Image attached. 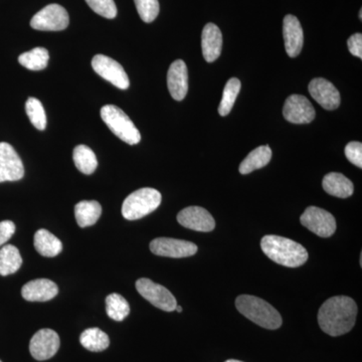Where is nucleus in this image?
Here are the masks:
<instances>
[{
	"label": "nucleus",
	"instance_id": "obj_31",
	"mask_svg": "<svg viewBox=\"0 0 362 362\" xmlns=\"http://www.w3.org/2000/svg\"><path fill=\"white\" fill-rule=\"evenodd\" d=\"M136 8L144 23H152L159 13L158 0H134Z\"/></svg>",
	"mask_w": 362,
	"mask_h": 362
},
{
	"label": "nucleus",
	"instance_id": "obj_32",
	"mask_svg": "<svg viewBox=\"0 0 362 362\" xmlns=\"http://www.w3.org/2000/svg\"><path fill=\"white\" fill-rule=\"evenodd\" d=\"M90 9L103 18H115L117 16V7L114 0H86Z\"/></svg>",
	"mask_w": 362,
	"mask_h": 362
},
{
	"label": "nucleus",
	"instance_id": "obj_8",
	"mask_svg": "<svg viewBox=\"0 0 362 362\" xmlns=\"http://www.w3.org/2000/svg\"><path fill=\"white\" fill-rule=\"evenodd\" d=\"M302 226L308 228L318 237L329 238L337 230L334 216L320 207L309 206L300 218Z\"/></svg>",
	"mask_w": 362,
	"mask_h": 362
},
{
	"label": "nucleus",
	"instance_id": "obj_28",
	"mask_svg": "<svg viewBox=\"0 0 362 362\" xmlns=\"http://www.w3.org/2000/svg\"><path fill=\"white\" fill-rule=\"evenodd\" d=\"M106 312L111 319L120 322L129 315V303L120 294L113 293L106 298Z\"/></svg>",
	"mask_w": 362,
	"mask_h": 362
},
{
	"label": "nucleus",
	"instance_id": "obj_27",
	"mask_svg": "<svg viewBox=\"0 0 362 362\" xmlns=\"http://www.w3.org/2000/svg\"><path fill=\"white\" fill-rule=\"evenodd\" d=\"M49 54L45 47H35L32 51L23 52L18 57L21 66L30 71H42L47 68Z\"/></svg>",
	"mask_w": 362,
	"mask_h": 362
},
{
	"label": "nucleus",
	"instance_id": "obj_26",
	"mask_svg": "<svg viewBox=\"0 0 362 362\" xmlns=\"http://www.w3.org/2000/svg\"><path fill=\"white\" fill-rule=\"evenodd\" d=\"M73 159L78 170L84 175H92L96 170L97 157L93 150L86 145H78L74 149Z\"/></svg>",
	"mask_w": 362,
	"mask_h": 362
},
{
	"label": "nucleus",
	"instance_id": "obj_38",
	"mask_svg": "<svg viewBox=\"0 0 362 362\" xmlns=\"http://www.w3.org/2000/svg\"><path fill=\"white\" fill-rule=\"evenodd\" d=\"M359 18H361V20H362V11L361 9V11H359Z\"/></svg>",
	"mask_w": 362,
	"mask_h": 362
},
{
	"label": "nucleus",
	"instance_id": "obj_30",
	"mask_svg": "<svg viewBox=\"0 0 362 362\" xmlns=\"http://www.w3.org/2000/svg\"><path fill=\"white\" fill-rule=\"evenodd\" d=\"M25 111L30 122L37 129L45 130L47 127V115L42 102L37 98H28L25 103Z\"/></svg>",
	"mask_w": 362,
	"mask_h": 362
},
{
	"label": "nucleus",
	"instance_id": "obj_7",
	"mask_svg": "<svg viewBox=\"0 0 362 362\" xmlns=\"http://www.w3.org/2000/svg\"><path fill=\"white\" fill-rule=\"evenodd\" d=\"M69 23V14L63 6L59 4H49L35 14L30 21V26L37 30L59 32L66 30Z\"/></svg>",
	"mask_w": 362,
	"mask_h": 362
},
{
	"label": "nucleus",
	"instance_id": "obj_25",
	"mask_svg": "<svg viewBox=\"0 0 362 362\" xmlns=\"http://www.w3.org/2000/svg\"><path fill=\"white\" fill-rule=\"evenodd\" d=\"M80 342L86 349L93 352H101L110 344L108 335L99 328H89L81 334Z\"/></svg>",
	"mask_w": 362,
	"mask_h": 362
},
{
	"label": "nucleus",
	"instance_id": "obj_12",
	"mask_svg": "<svg viewBox=\"0 0 362 362\" xmlns=\"http://www.w3.org/2000/svg\"><path fill=\"white\" fill-rule=\"evenodd\" d=\"M59 337L56 331L40 329L33 335L30 342V351L33 358L39 361L52 358L59 349Z\"/></svg>",
	"mask_w": 362,
	"mask_h": 362
},
{
	"label": "nucleus",
	"instance_id": "obj_3",
	"mask_svg": "<svg viewBox=\"0 0 362 362\" xmlns=\"http://www.w3.org/2000/svg\"><path fill=\"white\" fill-rule=\"evenodd\" d=\"M235 307L240 314L265 329L276 330L282 326L280 313L261 298L240 295L235 299Z\"/></svg>",
	"mask_w": 362,
	"mask_h": 362
},
{
	"label": "nucleus",
	"instance_id": "obj_9",
	"mask_svg": "<svg viewBox=\"0 0 362 362\" xmlns=\"http://www.w3.org/2000/svg\"><path fill=\"white\" fill-rule=\"evenodd\" d=\"M92 66L100 77L108 81L118 89L126 90L129 88V78L123 66L115 59L104 54H96L92 59Z\"/></svg>",
	"mask_w": 362,
	"mask_h": 362
},
{
	"label": "nucleus",
	"instance_id": "obj_18",
	"mask_svg": "<svg viewBox=\"0 0 362 362\" xmlns=\"http://www.w3.org/2000/svg\"><path fill=\"white\" fill-rule=\"evenodd\" d=\"M58 286L47 279H37L26 283L21 289L23 299L30 302H45L58 295Z\"/></svg>",
	"mask_w": 362,
	"mask_h": 362
},
{
	"label": "nucleus",
	"instance_id": "obj_2",
	"mask_svg": "<svg viewBox=\"0 0 362 362\" xmlns=\"http://www.w3.org/2000/svg\"><path fill=\"white\" fill-rule=\"evenodd\" d=\"M262 251L272 261L288 268H298L308 259V252L302 245L279 235H265L261 240Z\"/></svg>",
	"mask_w": 362,
	"mask_h": 362
},
{
	"label": "nucleus",
	"instance_id": "obj_21",
	"mask_svg": "<svg viewBox=\"0 0 362 362\" xmlns=\"http://www.w3.org/2000/svg\"><path fill=\"white\" fill-rule=\"evenodd\" d=\"M33 245L39 254L47 257V258H54V257L58 256L63 250V244L61 240L45 228H42L35 233Z\"/></svg>",
	"mask_w": 362,
	"mask_h": 362
},
{
	"label": "nucleus",
	"instance_id": "obj_37",
	"mask_svg": "<svg viewBox=\"0 0 362 362\" xmlns=\"http://www.w3.org/2000/svg\"><path fill=\"white\" fill-rule=\"evenodd\" d=\"M226 362H243V361H235V359H228V361H226Z\"/></svg>",
	"mask_w": 362,
	"mask_h": 362
},
{
	"label": "nucleus",
	"instance_id": "obj_34",
	"mask_svg": "<svg viewBox=\"0 0 362 362\" xmlns=\"http://www.w3.org/2000/svg\"><path fill=\"white\" fill-rule=\"evenodd\" d=\"M14 232H16V225L13 221H4L0 223V247L13 237Z\"/></svg>",
	"mask_w": 362,
	"mask_h": 362
},
{
	"label": "nucleus",
	"instance_id": "obj_10",
	"mask_svg": "<svg viewBox=\"0 0 362 362\" xmlns=\"http://www.w3.org/2000/svg\"><path fill=\"white\" fill-rule=\"evenodd\" d=\"M150 251L156 256L168 258H187L197 254V246L188 240L158 238L150 243Z\"/></svg>",
	"mask_w": 362,
	"mask_h": 362
},
{
	"label": "nucleus",
	"instance_id": "obj_23",
	"mask_svg": "<svg viewBox=\"0 0 362 362\" xmlns=\"http://www.w3.org/2000/svg\"><path fill=\"white\" fill-rule=\"evenodd\" d=\"M272 158V150L268 145L252 150L240 165V175H249L257 169L265 168Z\"/></svg>",
	"mask_w": 362,
	"mask_h": 362
},
{
	"label": "nucleus",
	"instance_id": "obj_11",
	"mask_svg": "<svg viewBox=\"0 0 362 362\" xmlns=\"http://www.w3.org/2000/svg\"><path fill=\"white\" fill-rule=\"evenodd\" d=\"M25 175L21 157L11 144L0 142V182L18 181Z\"/></svg>",
	"mask_w": 362,
	"mask_h": 362
},
{
	"label": "nucleus",
	"instance_id": "obj_5",
	"mask_svg": "<svg viewBox=\"0 0 362 362\" xmlns=\"http://www.w3.org/2000/svg\"><path fill=\"white\" fill-rule=\"evenodd\" d=\"M101 117L109 129L129 145L141 141V134L125 112L115 105H106L101 109Z\"/></svg>",
	"mask_w": 362,
	"mask_h": 362
},
{
	"label": "nucleus",
	"instance_id": "obj_15",
	"mask_svg": "<svg viewBox=\"0 0 362 362\" xmlns=\"http://www.w3.org/2000/svg\"><path fill=\"white\" fill-rule=\"evenodd\" d=\"M309 93L312 98L326 110H335L339 107V90L329 81L323 78H315L309 84Z\"/></svg>",
	"mask_w": 362,
	"mask_h": 362
},
{
	"label": "nucleus",
	"instance_id": "obj_36",
	"mask_svg": "<svg viewBox=\"0 0 362 362\" xmlns=\"http://www.w3.org/2000/svg\"><path fill=\"white\" fill-rule=\"evenodd\" d=\"M175 310L180 312H180H182V307L180 306V305H177V306H176Z\"/></svg>",
	"mask_w": 362,
	"mask_h": 362
},
{
	"label": "nucleus",
	"instance_id": "obj_13",
	"mask_svg": "<svg viewBox=\"0 0 362 362\" xmlns=\"http://www.w3.org/2000/svg\"><path fill=\"white\" fill-rule=\"evenodd\" d=\"M315 109L310 101L302 95H291L286 100L283 108V115L290 123H311L315 118Z\"/></svg>",
	"mask_w": 362,
	"mask_h": 362
},
{
	"label": "nucleus",
	"instance_id": "obj_35",
	"mask_svg": "<svg viewBox=\"0 0 362 362\" xmlns=\"http://www.w3.org/2000/svg\"><path fill=\"white\" fill-rule=\"evenodd\" d=\"M349 52L357 58L362 59V35L361 33H354L347 40Z\"/></svg>",
	"mask_w": 362,
	"mask_h": 362
},
{
	"label": "nucleus",
	"instance_id": "obj_20",
	"mask_svg": "<svg viewBox=\"0 0 362 362\" xmlns=\"http://www.w3.org/2000/svg\"><path fill=\"white\" fill-rule=\"evenodd\" d=\"M322 187L328 194L339 199H347L354 194V183L341 173H331L324 176Z\"/></svg>",
	"mask_w": 362,
	"mask_h": 362
},
{
	"label": "nucleus",
	"instance_id": "obj_14",
	"mask_svg": "<svg viewBox=\"0 0 362 362\" xmlns=\"http://www.w3.org/2000/svg\"><path fill=\"white\" fill-rule=\"evenodd\" d=\"M181 226L197 232L209 233L216 228L213 216L201 206H188L177 214Z\"/></svg>",
	"mask_w": 362,
	"mask_h": 362
},
{
	"label": "nucleus",
	"instance_id": "obj_39",
	"mask_svg": "<svg viewBox=\"0 0 362 362\" xmlns=\"http://www.w3.org/2000/svg\"><path fill=\"white\" fill-rule=\"evenodd\" d=\"M0 362H2L1 361H0Z\"/></svg>",
	"mask_w": 362,
	"mask_h": 362
},
{
	"label": "nucleus",
	"instance_id": "obj_6",
	"mask_svg": "<svg viewBox=\"0 0 362 362\" xmlns=\"http://www.w3.org/2000/svg\"><path fill=\"white\" fill-rule=\"evenodd\" d=\"M136 289L144 299L161 310L173 312L177 306L175 296L169 290L149 279L141 278L137 280Z\"/></svg>",
	"mask_w": 362,
	"mask_h": 362
},
{
	"label": "nucleus",
	"instance_id": "obj_19",
	"mask_svg": "<svg viewBox=\"0 0 362 362\" xmlns=\"http://www.w3.org/2000/svg\"><path fill=\"white\" fill-rule=\"evenodd\" d=\"M223 47V35L218 25L207 23L202 30V49L207 63H213L221 56Z\"/></svg>",
	"mask_w": 362,
	"mask_h": 362
},
{
	"label": "nucleus",
	"instance_id": "obj_4",
	"mask_svg": "<svg viewBox=\"0 0 362 362\" xmlns=\"http://www.w3.org/2000/svg\"><path fill=\"white\" fill-rule=\"evenodd\" d=\"M162 197L158 190L144 187L136 190L126 197L123 202L122 214L128 221L140 220L153 213L160 206Z\"/></svg>",
	"mask_w": 362,
	"mask_h": 362
},
{
	"label": "nucleus",
	"instance_id": "obj_22",
	"mask_svg": "<svg viewBox=\"0 0 362 362\" xmlns=\"http://www.w3.org/2000/svg\"><path fill=\"white\" fill-rule=\"evenodd\" d=\"M101 214V204L96 201H82L75 206L76 220L81 228L95 225Z\"/></svg>",
	"mask_w": 362,
	"mask_h": 362
},
{
	"label": "nucleus",
	"instance_id": "obj_29",
	"mask_svg": "<svg viewBox=\"0 0 362 362\" xmlns=\"http://www.w3.org/2000/svg\"><path fill=\"white\" fill-rule=\"evenodd\" d=\"M240 90V82L239 78H230L226 83L225 89H223V98H221L220 107H218V113L221 116H226L230 113Z\"/></svg>",
	"mask_w": 362,
	"mask_h": 362
},
{
	"label": "nucleus",
	"instance_id": "obj_17",
	"mask_svg": "<svg viewBox=\"0 0 362 362\" xmlns=\"http://www.w3.org/2000/svg\"><path fill=\"white\" fill-rule=\"evenodd\" d=\"M168 86L171 97L181 101L187 96L188 90L187 66L182 59L173 62L169 66Z\"/></svg>",
	"mask_w": 362,
	"mask_h": 362
},
{
	"label": "nucleus",
	"instance_id": "obj_16",
	"mask_svg": "<svg viewBox=\"0 0 362 362\" xmlns=\"http://www.w3.org/2000/svg\"><path fill=\"white\" fill-rule=\"evenodd\" d=\"M285 49L290 58H296L302 51L304 44L303 30L296 16L288 14L283 23Z\"/></svg>",
	"mask_w": 362,
	"mask_h": 362
},
{
	"label": "nucleus",
	"instance_id": "obj_33",
	"mask_svg": "<svg viewBox=\"0 0 362 362\" xmlns=\"http://www.w3.org/2000/svg\"><path fill=\"white\" fill-rule=\"evenodd\" d=\"M345 156L349 162L357 166L362 168V144L361 142L352 141L345 147Z\"/></svg>",
	"mask_w": 362,
	"mask_h": 362
},
{
	"label": "nucleus",
	"instance_id": "obj_24",
	"mask_svg": "<svg viewBox=\"0 0 362 362\" xmlns=\"http://www.w3.org/2000/svg\"><path fill=\"white\" fill-rule=\"evenodd\" d=\"M23 259L18 247L6 245L0 250V276H8L20 270Z\"/></svg>",
	"mask_w": 362,
	"mask_h": 362
},
{
	"label": "nucleus",
	"instance_id": "obj_1",
	"mask_svg": "<svg viewBox=\"0 0 362 362\" xmlns=\"http://www.w3.org/2000/svg\"><path fill=\"white\" fill-rule=\"evenodd\" d=\"M357 311V305L352 298L331 297L319 309L317 319L323 332L337 337L346 334L354 327Z\"/></svg>",
	"mask_w": 362,
	"mask_h": 362
}]
</instances>
